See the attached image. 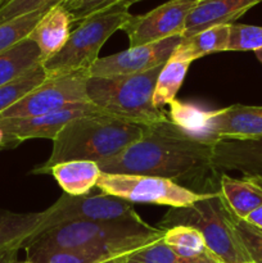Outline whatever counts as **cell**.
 I'll list each match as a JSON object with an SVG mask.
<instances>
[{"instance_id":"4fadbf2b","label":"cell","mask_w":262,"mask_h":263,"mask_svg":"<svg viewBox=\"0 0 262 263\" xmlns=\"http://www.w3.org/2000/svg\"><path fill=\"white\" fill-rule=\"evenodd\" d=\"M46 212L17 213L0 211V263H18L20 249L43 233Z\"/></svg>"},{"instance_id":"ffe728a7","label":"cell","mask_w":262,"mask_h":263,"mask_svg":"<svg viewBox=\"0 0 262 263\" xmlns=\"http://www.w3.org/2000/svg\"><path fill=\"white\" fill-rule=\"evenodd\" d=\"M43 63L40 49L30 37L0 53V86Z\"/></svg>"},{"instance_id":"8d00e7d4","label":"cell","mask_w":262,"mask_h":263,"mask_svg":"<svg viewBox=\"0 0 262 263\" xmlns=\"http://www.w3.org/2000/svg\"><path fill=\"white\" fill-rule=\"evenodd\" d=\"M118 259V258H117ZM117 259H112V261H107V262H103V263H118Z\"/></svg>"},{"instance_id":"5bb4252c","label":"cell","mask_w":262,"mask_h":263,"mask_svg":"<svg viewBox=\"0 0 262 263\" xmlns=\"http://www.w3.org/2000/svg\"><path fill=\"white\" fill-rule=\"evenodd\" d=\"M210 122L216 140L262 138V105L234 104L210 110Z\"/></svg>"},{"instance_id":"d4e9b609","label":"cell","mask_w":262,"mask_h":263,"mask_svg":"<svg viewBox=\"0 0 262 263\" xmlns=\"http://www.w3.org/2000/svg\"><path fill=\"white\" fill-rule=\"evenodd\" d=\"M46 79L48 74L44 69L43 63H40L22 76L0 86V113L23 99L32 90L40 86Z\"/></svg>"},{"instance_id":"4dcf8cb0","label":"cell","mask_w":262,"mask_h":263,"mask_svg":"<svg viewBox=\"0 0 262 263\" xmlns=\"http://www.w3.org/2000/svg\"><path fill=\"white\" fill-rule=\"evenodd\" d=\"M120 0H69V2L62 3V4L71 14L72 22L80 23L95 13L113 7Z\"/></svg>"},{"instance_id":"ac0fdd59","label":"cell","mask_w":262,"mask_h":263,"mask_svg":"<svg viewBox=\"0 0 262 263\" xmlns=\"http://www.w3.org/2000/svg\"><path fill=\"white\" fill-rule=\"evenodd\" d=\"M218 192L231 213L244 220L262 205V175H244L241 179H234L222 174Z\"/></svg>"},{"instance_id":"2e32d148","label":"cell","mask_w":262,"mask_h":263,"mask_svg":"<svg viewBox=\"0 0 262 263\" xmlns=\"http://www.w3.org/2000/svg\"><path fill=\"white\" fill-rule=\"evenodd\" d=\"M262 0H200L185 23L182 37H190L205 28L231 25Z\"/></svg>"},{"instance_id":"8992f818","label":"cell","mask_w":262,"mask_h":263,"mask_svg":"<svg viewBox=\"0 0 262 263\" xmlns=\"http://www.w3.org/2000/svg\"><path fill=\"white\" fill-rule=\"evenodd\" d=\"M128 8L116 4L90 15L72 30L66 45L57 54L43 62L48 77H58L79 71H89L99 58L105 41L130 20Z\"/></svg>"},{"instance_id":"6da1fadb","label":"cell","mask_w":262,"mask_h":263,"mask_svg":"<svg viewBox=\"0 0 262 263\" xmlns=\"http://www.w3.org/2000/svg\"><path fill=\"white\" fill-rule=\"evenodd\" d=\"M212 144L186 134L167 116L161 122L148 125L145 134L118 156L98 164L103 174L192 180L215 170Z\"/></svg>"},{"instance_id":"f1b7e54d","label":"cell","mask_w":262,"mask_h":263,"mask_svg":"<svg viewBox=\"0 0 262 263\" xmlns=\"http://www.w3.org/2000/svg\"><path fill=\"white\" fill-rule=\"evenodd\" d=\"M262 49L261 26L231 23L228 51H256Z\"/></svg>"},{"instance_id":"ab89813d","label":"cell","mask_w":262,"mask_h":263,"mask_svg":"<svg viewBox=\"0 0 262 263\" xmlns=\"http://www.w3.org/2000/svg\"><path fill=\"white\" fill-rule=\"evenodd\" d=\"M2 2H3V0H0V7H2Z\"/></svg>"},{"instance_id":"52a82bcc","label":"cell","mask_w":262,"mask_h":263,"mask_svg":"<svg viewBox=\"0 0 262 263\" xmlns=\"http://www.w3.org/2000/svg\"><path fill=\"white\" fill-rule=\"evenodd\" d=\"M97 187L102 193L115 195L131 204L140 203L170 208L189 207L207 195V193L194 192L172 180L144 175L102 172Z\"/></svg>"},{"instance_id":"7402d4cb","label":"cell","mask_w":262,"mask_h":263,"mask_svg":"<svg viewBox=\"0 0 262 263\" xmlns=\"http://www.w3.org/2000/svg\"><path fill=\"white\" fill-rule=\"evenodd\" d=\"M193 62L174 51L169 61L163 64L157 79L153 94V104L158 109H163L164 105H170L182 86L185 76Z\"/></svg>"},{"instance_id":"60d3db41","label":"cell","mask_w":262,"mask_h":263,"mask_svg":"<svg viewBox=\"0 0 262 263\" xmlns=\"http://www.w3.org/2000/svg\"><path fill=\"white\" fill-rule=\"evenodd\" d=\"M249 263H252V262H249Z\"/></svg>"},{"instance_id":"e0dca14e","label":"cell","mask_w":262,"mask_h":263,"mask_svg":"<svg viewBox=\"0 0 262 263\" xmlns=\"http://www.w3.org/2000/svg\"><path fill=\"white\" fill-rule=\"evenodd\" d=\"M72 18L62 3L51 7L41 17L28 37L40 49L43 62L58 53L72 32Z\"/></svg>"},{"instance_id":"44dd1931","label":"cell","mask_w":262,"mask_h":263,"mask_svg":"<svg viewBox=\"0 0 262 263\" xmlns=\"http://www.w3.org/2000/svg\"><path fill=\"white\" fill-rule=\"evenodd\" d=\"M230 25H220L205 28L190 37H184L176 48V53L194 62L202 57L229 50Z\"/></svg>"},{"instance_id":"74e56055","label":"cell","mask_w":262,"mask_h":263,"mask_svg":"<svg viewBox=\"0 0 262 263\" xmlns=\"http://www.w3.org/2000/svg\"><path fill=\"white\" fill-rule=\"evenodd\" d=\"M18 263H33V262H31V261H28V259H26V261H22V262H18Z\"/></svg>"},{"instance_id":"d6a6232c","label":"cell","mask_w":262,"mask_h":263,"mask_svg":"<svg viewBox=\"0 0 262 263\" xmlns=\"http://www.w3.org/2000/svg\"><path fill=\"white\" fill-rule=\"evenodd\" d=\"M244 221L251 223V225L254 226V228L261 229L262 230V205H259V207L256 208L253 212L249 213V215L244 218Z\"/></svg>"},{"instance_id":"f35d334b","label":"cell","mask_w":262,"mask_h":263,"mask_svg":"<svg viewBox=\"0 0 262 263\" xmlns=\"http://www.w3.org/2000/svg\"><path fill=\"white\" fill-rule=\"evenodd\" d=\"M66 2H69V0H62V3H66Z\"/></svg>"},{"instance_id":"e575fe53","label":"cell","mask_w":262,"mask_h":263,"mask_svg":"<svg viewBox=\"0 0 262 263\" xmlns=\"http://www.w3.org/2000/svg\"><path fill=\"white\" fill-rule=\"evenodd\" d=\"M254 54H256V57L258 58V61L262 63V49H259V50H256V51H254Z\"/></svg>"},{"instance_id":"30bf717a","label":"cell","mask_w":262,"mask_h":263,"mask_svg":"<svg viewBox=\"0 0 262 263\" xmlns=\"http://www.w3.org/2000/svg\"><path fill=\"white\" fill-rule=\"evenodd\" d=\"M199 2L169 0L145 14L131 15L122 27L128 37L130 48L182 35L188 17Z\"/></svg>"},{"instance_id":"9c48e42d","label":"cell","mask_w":262,"mask_h":263,"mask_svg":"<svg viewBox=\"0 0 262 263\" xmlns=\"http://www.w3.org/2000/svg\"><path fill=\"white\" fill-rule=\"evenodd\" d=\"M43 233L64 223L77 221H118L141 218L134 205L115 195L87 194L72 197L62 194L53 205L45 210Z\"/></svg>"},{"instance_id":"f546056e","label":"cell","mask_w":262,"mask_h":263,"mask_svg":"<svg viewBox=\"0 0 262 263\" xmlns=\"http://www.w3.org/2000/svg\"><path fill=\"white\" fill-rule=\"evenodd\" d=\"M233 223L236 234L246 249L252 263H262V230L252 226L233 215Z\"/></svg>"},{"instance_id":"484cf974","label":"cell","mask_w":262,"mask_h":263,"mask_svg":"<svg viewBox=\"0 0 262 263\" xmlns=\"http://www.w3.org/2000/svg\"><path fill=\"white\" fill-rule=\"evenodd\" d=\"M54 5L45 7L40 10L30 13V14L22 15V17L14 18V20L5 21L0 23V53L8 50L15 44L22 41L23 39L28 37L39 21L44 14Z\"/></svg>"},{"instance_id":"83f0119b","label":"cell","mask_w":262,"mask_h":263,"mask_svg":"<svg viewBox=\"0 0 262 263\" xmlns=\"http://www.w3.org/2000/svg\"><path fill=\"white\" fill-rule=\"evenodd\" d=\"M117 261L118 263H211L184 258L172 251L170 247H167L162 239L144 248L138 249L133 253L126 254L118 258Z\"/></svg>"},{"instance_id":"603a6c76","label":"cell","mask_w":262,"mask_h":263,"mask_svg":"<svg viewBox=\"0 0 262 263\" xmlns=\"http://www.w3.org/2000/svg\"><path fill=\"white\" fill-rule=\"evenodd\" d=\"M162 240L167 247L184 258L218 263L208 252L205 240L200 231L192 226H172L167 229Z\"/></svg>"},{"instance_id":"3957f363","label":"cell","mask_w":262,"mask_h":263,"mask_svg":"<svg viewBox=\"0 0 262 263\" xmlns=\"http://www.w3.org/2000/svg\"><path fill=\"white\" fill-rule=\"evenodd\" d=\"M146 125L134 123L115 116L97 113L67 123L53 140V151L45 163L32 174L45 175L55 164L68 161L100 163L113 158L145 134Z\"/></svg>"},{"instance_id":"d590c367","label":"cell","mask_w":262,"mask_h":263,"mask_svg":"<svg viewBox=\"0 0 262 263\" xmlns=\"http://www.w3.org/2000/svg\"><path fill=\"white\" fill-rule=\"evenodd\" d=\"M10 2H12V0H3V2H2V7H0V9H3V8H4L7 4H9Z\"/></svg>"},{"instance_id":"7c38bea8","label":"cell","mask_w":262,"mask_h":263,"mask_svg":"<svg viewBox=\"0 0 262 263\" xmlns=\"http://www.w3.org/2000/svg\"><path fill=\"white\" fill-rule=\"evenodd\" d=\"M97 113L103 112L92 103H82L36 117L0 120V127L21 143L30 139H50L53 141L67 123L79 117Z\"/></svg>"},{"instance_id":"ba28073f","label":"cell","mask_w":262,"mask_h":263,"mask_svg":"<svg viewBox=\"0 0 262 263\" xmlns=\"http://www.w3.org/2000/svg\"><path fill=\"white\" fill-rule=\"evenodd\" d=\"M89 71H79L58 77H48L40 86L7 110L0 120L36 117L74 104L90 103L86 92Z\"/></svg>"},{"instance_id":"4316f807","label":"cell","mask_w":262,"mask_h":263,"mask_svg":"<svg viewBox=\"0 0 262 263\" xmlns=\"http://www.w3.org/2000/svg\"><path fill=\"white\" fill-rule=\"evenodd\" d=\"M25 249L27 254L26 259L33 263H103L112 261L84 249Z\"/></svg>"},{"instance_id":"5b68a950","label":"cell","mask_w":262,"mask_h":263,"mask_svg":"<svg viewBox=\"0 0 262 263\" xmlns=\"http://www.w3.org/2000/svg\"><path fill=\"white\" fill-rule=\"evenodd\" d=\"M158 228L186 225L200 231L208 252L218 263H249L233 223V213L223 202L220 192L207 193L203 199L189 207L170 208Z\"/></svg>"},{"instance_id":"cb8c5ba5","label":"cell","mask_w":262,"mask_h":263,"mask_svg":"<svg viewBox=\"0 0 262 263\" xmlns=\"http://www.w3.org/2000/svg\"><path fill=\"white\" fill-rule=\"evenodd\" d=\"M170 121L194 138L210 143L216 140L211 131L210 110L202 109L193 104L177 102L175 99L170 104Z\"/></svg>"},{"instance_id":"1f68e13d","label":"cell","mask_w":262,"mask_h":263,"mask_svg":"<svg viewBox=\"0 0 262 263\" xmlns=\"http://www.w3.org/2000/svg\"><path fill=\"white\" fill-rule=\"evenodd\" d=\"M58 3H62V0H12L9 4L0 9V23L30 14Z\"/></svg>"},{"instance_id":"277c9868","label":"cell","mask_w":262,"mask_h":263,"mask_svg":"<svg viewBox=\"0 0 262 263\" xmlns=\"http://www.w3.org/2000/svg\"><path fill=\"white\" fill-rule=\"evenodd\" d=\"M162 66L134 74L89 77L86 92L89 102L104 115L140 125H153L166 120L163 109L153 104V94Z\"/></svg>"},{"instance_id":"8fae6325","label":"cell","mask_w":262,"mask_h":263,"mask_svg":"<svg viewBox=\"0 0 262 263\" xmlns=\"http://www.w3.org/2000/svg\"><path fill=\"white\" fill-rule=\"evenodd\" d=\"M182 39V35H175L156 43L134 46L112 55L98 58L90 67V77L134 74L151 71L169 61Z\"/></svg>"},{"instance_id":"7a4b0ae2","label":"cell","mask_w":262,"mask_h":263,"mask_svg":"<svg viewBox=\"0 0 262 263\" xmlns=\"http://www.w3.org/2000/svg\"><path fill=\"white\" fill-rule=\"evenodd\" d=\"M166 230L139 220L77 221L46 230L26 248L84 249L117 259L163 238Z\"/></svg>"},{"instance_id":"836d02e7","label":"cell","mask_w":262,"mask_h":263,"mask_svg":"<svg viewBox=\"0 0 262 263\" xmlns=\"http://www.w3.org/2000/svg\"><path fill=\"white\" fill-rule=\"evenodd\" d=\"M138 2H141V0H120L117 4H122V5H125V7L130 8L131 5L135 4V3H138Z\"/></svg>"},{"instance_id":"d6986e66","label":"cell","mask_w":262,"mask_h":263,"mask_svg":"<svg viewBox=\"0 0 262 263\" xmlns=\"http://www.w3.org/2000/svg\"><path fill=\"white\" fill-rule=\"evenodd\" d=\"M49 174L57 180L66 194L80 197L90 194L97 187L102 171L97 162L68 161L53 166Z\"/></svg>"},{"instance_id":"9a60e30c","label":"cell","mask_w":262,"mask_h":263,"mask_svg":"<svg viewBox=\"0 0 262 263\" xmlns=\"http://www.w3.org/2000/svg\"><path fill=\"white\" fill-rule=\"evenodd\" d=\"M212 166L244 175H262V138L217 139L212 144Z\"/></svg>"}]
</instances>
